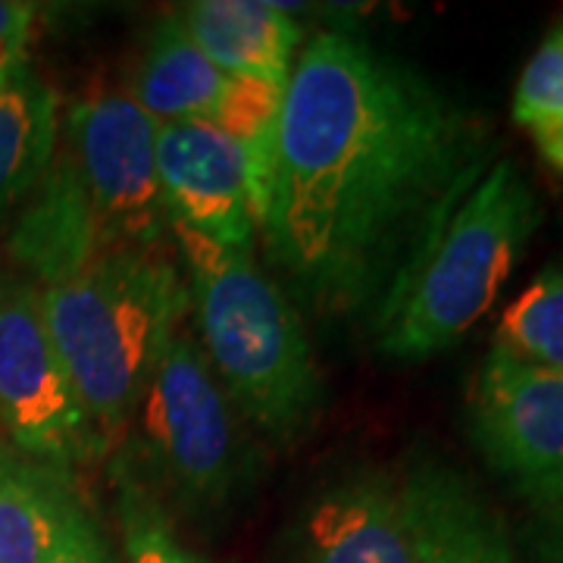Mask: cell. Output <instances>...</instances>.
Returning <instances> with one entry per match:
<instances>
[{"label":"cell","mask_w":563,"mask_h":563,"mask_svg":"<svg viewBox=\"0 0 563 563\" xmlns=\"http://www.w3.org/2000/svg\"><path fill=\"white\" fill-rule=\"evenodd\" d=\"M79 563H110V554H101V558H88V561H79Z\"/></svg>","instance_id":"22"},{"label":"cell","mask_w":563,"mask_h":563,"mask_svg":"<svg viewBox=\"0 0 563 563\" xmlns=\"http://www.w3.org/2000/svg\"><path fill=\"white\" fill-rule=\"evenodd\" d=\"M57 151V98L25 63L0 88V220L29 198Z\"/></svg>","instance_id":"16"},{"label":"cell","mask_w":563,"mask_h":563,"mask_svg":"<svg viewBox=\"0 0 563 563\" xmlns=\"http://www.w3.org/2000/svg\"><path fill=\"white\" fill-rule=\"evenodd\" d=\"M0 420L41 461L69 466L103 444L44 325L38 288L0 279Z\"/></svg>","instance_id":"7"},{"label":"cell","mask_w":563,"mask_h":563,"mask_svg":"<svg viewBox=\"0 0 563 563\" xmlns=\"http://www.w3.org/2000/svg\"><path fill=\"white\" fill-rule=\"evenodd\" d=\"M13 257L38 276L41 288L69 279L101 254V235L73 157H54L32 203L10 235Z\"/></svg>","instance_id":"15"},{"label":"cell","mask_w":563,"mask_h":563,"mask_svg":"<svg viewBox=\"0 0 563 563\" xmlns=\"http://www.w3.org/2000/svg\"><path fill=\"white\" fill-rule=\"evenodd\" d=\"M244 79L222 73L188 38L179 16L163 20L141 54L132 101L157 122H207L222 129L242 95Z\"/></svg>","instance_id":"14"},{"label":"cell","mask_w":563,"mask_h":563,"mask_svg":"<svg viewBox=\"0 0 563 563\" xmlns=\"http://www.w3.org/2000/svg\"><path fill=\"white\" fill-rule=\"evenodd\" d=\"M536 514V548L542 563H563V492L554 501L532 507Z\"/></svg>","instance_id":"21"},{"label":"cell","mask_w":563,"mask_h":563,"mask_svg":"<svg viewBox=\"0 0 563 563\" xmlns=\"http://www.w3.org/2000/svg\"><path fill=\"white\" fill-rule=\"evenodd\" d=\"M188 269L203 357L222 391L276 442H298L317 422L322 379L301 313L254 251L222 247L169 222Z\"/></svg>","instance_id":"3"},{"label":"cell","mask_w":563,"mask_h":563,"mask_svg":"<svg viewBox=\"0 0 563 563\" xmlns=\"http://www.w3.org/2000/svg\"><path fill=\"white\" fill-rule=\"evenodd\" d=\"M395 488L417 563H517L495 507L442 457H413Z\"/></svg>","instance_id":"11"},{"label":"cell","mask_w":563,"mask_h":563,"mask_svg":"<svg viewBox=\"0 0 563 563\" xmlns=\"http://www.w3.org/2000/svg\"><path fill=\"white\" fill-rule=\"evenodd\" d=\"M44 325L103 451L120 439L179 322L188 285L161 251H101L69 279L38 288Z\"/></svg>","instance_id":"2"},{"label":"cell","mask_w":563,"mask_h":563,"mask_svg":"<svg viewBox=\"0 0 563 563\" xmlns=\"http://www.w3.org/2000/svg\"><path fill=\"white\" fill-rule=\"evenodd\" d=\"M542 222V203L510 161L485 176L413 251L373 313L385 357L426 361L457 344L488 313Z\"/></svg>","instance_id":"4"},{"label":"cell","mask_w":563,"mask_h":563,"mask_svg":"<svg viewBox=\"0 0 563 563\" xmlns=\"http://www.w3.org/2000/svg\"><path fill=\"white\" fill-rule=\"evenodd\" d=\"M117 510L129 563H210L176 536L163 507L144 485L117 466Z\"/></svg>","instance_id":"19"},{"label":"cell","mask_w":563,"mask_h":563,"mask_svg":"<svg viewBox=\"0 0 563 563\" xmlns=\"http://www.w3.org/2000/svg\"><path fill=\"white\" fill-rule=\"evenodd\" d=\"M139 466H125L141 485H157L185 514L213 517L242 492L244 442L229 395L203 351L176 335L141 395Z\"/></svg>","instance_id":"5"},{"label":"cell","mask_w":563,"mask_h":563,"mask_svg":"<svg viewBox=\"0 0 563 563\" xmlns=\"http://www.w3.org/2000/svg\"><path fill=\"white\" fill-rule=\"evenodd\" d=\"M181 29L222 73L285 88L301 47V25L279 7L261 0H195L179 10Z\"/></svg>","instance_id":"13"},{"label":"cell","mask_w":563,"mask_h":563,"mask_svg":"<svg viewBox=\"0 0 563 563\" xmlns=\"http://www.w3.org/2000/svg\"><path fill=\"white\" fill-rule=\"evenodd\" d=\"M107 554L76 488L41 466H0V563H79Z\"/></svg>","instance_id":"12"},{"label":"cell","mask_w":563,"mask_h":563,"mask_svg":"<svg viewBox=\"0 0 563 563\" xmlns=\"http://www.w3.org/2000/svg\"><path fill=\"white\" fill-rule=\"evenodd\" d=\"M157 179L169 222L222 247L254 251L251 181L242 147L207 122L157 125Z\"/></svg>","instance_id":"9"},{"label":"cell","mask_w":563,"mask_h":563,"mask_svg":"<svg viewBox=\"0 0 563 563\" xmlns=\"http://www.w3.org/2000/svg\"><path fill=\"white\" fill-rule=\"evenodd\" d=\"M495 347L532 369L563 373V261L544 266L504 310Z\"/></svg>","instance_id":"17"},{"label":"cell","mask_w":563,"mask_h":563,"mask_svg":"<svg viewBox=\"0 0 563 563\" xmlns=\"http://www.w3.org/2000/svg\"><path fill=\"white\" fill-rule=\"evenodd\" d=\"M66 141L103 251H161L169 217L157 179V122L132 95L91 88L69 107Z\"/></svg>","instance_id":"6"},{"label":"cell","mask_w":563,"mask_h":563,"mask_svg":"<svg viewBox=\"0 0 563 563\" xmlns=\"http://www.w3.org/2000/svg\"><path fill=\"white\" fill-rule=\"evenodd\" d=\"M466 420L485 463L529 507L561 495L563 373L532 369L492 347L470 385Z\"/></svg>","instance_id":"8"},{"label":"cell","mask_w":563,"mask_h":563,"mask_svg":"<svg viewBox=\"0 0 563 563\" xmlns=\"http://www.w3.org/2000/svg\"><path fill=\"white\" fill-rule=\"evenodd\" d=\"M288 563H417L395 483L357 470L320 488L288 532Z\"/></svg>","instance_id":"10"},{"label":"cell","mask_w":563,"mask_h":563,"mask_svg":"<svg viewBox=\"0 0 563 563\" xmlns=\"http://www.w3.org/2000/svg\"><path fill=\"white\" fill-rule=\"evenodd\" d=\"M514 120L529 132L544 163L563 176V22L548 29L520 73Z\"/></svg>","instance_id":"18"},{"label":"cell","mask_w":563,"mask_h":563,"mask_svg":"<svg viewBox=\"0 0 563 563\" xmlns=\"http://www.w3.org/2000/svg\"><path fill=\"white\" fill-rule=\"evenodd\" d=\"M32 20H35V10L29 3L0 0V88L29 63L25 51H29Z\"/></svg>","instance_id":"20"},{"label":"cell","mask_w":563,"mask_h":563,"mask_svg":"<svg viewBox=\"0 0 563 563\" xmlns=\"http://www.w3.org/2000/svg\"><path fill=\"white\" fill-rule=\"evenodd\" d=\"M492 122L369 41L322 32L285 85L263 239L322 320L369 317L483 179Z\"/></svg>","instance_id":"1"}]
</instances>
